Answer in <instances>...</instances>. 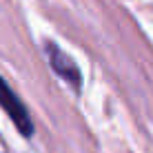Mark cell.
<instances>
[{"instance_id":"1","label":"cell","mask_w":153,"mask_h":153,"mask_svg":"<svg viewBox=\"0 0 153 153\" xmlns=\"http://www.w3.org/2000/svg\"><path fill=\"white\" fill-rule=\"evenodd\" d=\"M0 109L11 118L16 129H18L25 138H31V135H33V122H31V115L27 111V107H25L22 100L13 93V89L7 84V80H4L2 76H0Z\"/></svg>"},{"instance_id":"2","label":"cell","mask_w":153,"mask_h":153,"mask_svg":"<svg viewBox=\"0 0 153 153\" xmlns=\"http://www.w3.org/2000/svg\"><path fill=\"white\" fill-rule=\"evenodd\" d=\"M45 49H47V58H49V65H51V69H53V73H58L73 91L80 93L82 73L78 69V65L73 62V58H69L58 45H53V42H45Z\"/></svg>"}]
</instances>
